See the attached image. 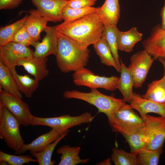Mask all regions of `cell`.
Here are the masks:
<instances>
[{
	"label": "cell",
	"instance_id": "obj_22",
	"mask_svg": "<svg viewBox=\"0 0 165 165\" xmlns=\"http://www.w3.org/2000/svg\"><path fill=\"white\" fill-rule=\"evenodd\" d=\"M9 69L20 91L25 97H31L38 88L39 82L31 78L28 75L18 74L15 68Z\"/></svg>",
	"mask_w": 165,
	"mask_h": 165
},
{
	"label": "cell",
	"instance_id": "obj_36",
	"mask_svg": "<svg viewBox=\"0 0 165 165\" xmlns=\"http://www.w3.org/2000/svg\"><path fill=\"white\" fill-rule=\"evenodd\" d=\"M23 0H0V9H13L18 7Z\"/></svg>",
	"mask_w": 165,
	"mask_h": 165
},
{
	"label": "cell",
	"instance_id": "obj_21",
	"mask_svg": "<svg viewBox=\"0 0 165 165\" xmlns=\"http://www.w3.org/2000/svg\"><path fill=\"white\" fill-rule=\"evenodd\" d=\"M81 150L79 146H71L64 145L58 148L56 150L58 155L61 154L60 161L58 165H75L88 162L89 158L82 159L79 156Z\"/></svg>",
	"mask_w": 165,
	"mask_h": 165
},
{
	"label": "cell",
	"instance_id": "obj_4",
	"mask_svg": "<svg viewBox=\"0 0 165 165\" xmlns=\"http://www.w3.org/2000/svg\"><path fill=\"white\" fill-rule=\"evenodd\" d=\"M20 125L16 117L0 102V137L16 154H20L25 144L20 133Z\"/></svg>",
	"mask_w": 165,
	"mask_h": 165
},
{
	"label": "cell",
	"instance_id": "obj_27",
	"mask_svg": "<svg viewBox=\"0 0 165 165\" xmlns=\"http://www.w3.org/2000/svg\"><path fill=\"white\" fill-rule=\"evenodd\" d=\"M163 152V148L155 150L143 148L137 154L136 165H157Z\"/></svg>",
	"mask_w": 165,
	"mask_h": 165
},
{
	"label": "cell",
	"instance_id": "obj_10",
	"mask_svg": "<svg viewBox=\"0 0 165 165\" xmlns=\"http://www.w3.org/2000/svg\"><path fill=\"white\" fill-rule=\"evenodd\" d=\"M154 60L144 49L131 56L130 64L128 68L134 79V87L138 88L142 86Z\"/></svg>",
	"mask_w": 165,
	"mask_h": 165
},
{
	"label": "cell",
	"instance_id": "obj_18",
	"mask_svg": "<svg viewBox=\"0 0 165 165\" xmlns=\"http://www.w3.org/2000/svg\"><path fill=\"white\" fill-rule=\"evenodd\" d=\"M60 136L57 132L51 129L49 132L38 136L31 143L24 144L20 154L24 153L27 151H29L31 154L41 152L56 141Z\"/></svg>",
	"mask_w": 165,
	"mask_h": 165
},
{
	"label": "cell",
	"instance_id": "obj_1",
	"mask_svg": "<svg viewBox=\"0 0 165 165\" xmlns=\"http://www.w3.org/2000/svg\"><path fill=\"white\" fill-rule=\"evenodd\" d=\"M105 26L96 13L55 26L56 31L66 36L79 46L87 48L101 37Z\"/></svg>",
	"mask_w": 165,
	"mask_h": 165
},
{
	"label": "cell",
	"instance_id": "obj_11",
	"mask_svg": "<svg viewBox=\"0 0 165 165\" xmlns=\"http://www.w3.org/2000/svg\"><path fill=\"white\" fill-rule=\"evenodd\" d=\"M33 54L28 46L17 42H10L0 47V61L9 69L15 68L20 61Z\"/></svg>",
	"mask_w": 165,
	"mask_h": 165
},
{
	"label": "cell",
	"instance_id": "obj_12",
	"mask_svg": "<svg viewBox=\"0 0 165 165\" xmlns=\"http://www.w3.org/2000/svg\"><path fill=\"white\" fill-rule=\"evenodd\" d=\"M40 15L48 21L53 22L63 20L62 12L69 0H30Z\"/></svg>",
	"mask_w": 165,
	"mask_h": 165
},
{
	"label": "cell",
	"instance_id": "obj_33",
	"mask_svg": "<svg viewBox=\"0 0 165 165\" xmlns=\"http://www.w3.org/2000/svg\"><path fill=\"white\" fill-rule=\"evenodd\" d=\"M6 162L9 165H22L30 162H38L37 160L28 155L16 156L0 151V161Z\"/></svg>",
	"mask_w": 165,
	"mask_h": 165
},
{
	"label": "cell",
	"instance_id": "obj_19",
	"mask_svg": "<svg viewBox=\"0 0 165 165\" xmlns=\"http://www.w3.org/2000/svg\"><path fill=\"white\" fill-rule=\"evenodd\" d=\"M142 34L136 27H133L126 31L119 30L117 37L118 50L129 52L132 51L135 45L142 38Z\"/></svg>",
	"mask_w": 165,
	"mask_h": 165
},
{
	"label": "cell",
	"instance_id": "obj_25",
	"mask_svg": "<svg viewBox=\"0 0 165 165\" xmlns=\"http://www.w3.org/2000/svg\"><path fill=\"white\" fill-rule=\"evenodd\" d=\"M123 136L128 143L131 153L137 154L148 143L144 127L132 134Z\"/></svg>",
	"mask_w": 165,
	"mask_h": 165
},
{
	"label": "cell",
	"instance_id": "obj_15",
	"mask_svg": "<svg viewBox=\"0 0 165 165\" xmlns=\"http://www.w3.org/2000/svg\"><path fill=\"white\" fill-rule=\"evenodd\" d=\"M47 57L33 56L21 60L18 62L17 66H22L35 80L39 82L45 78L49 73L47 66Z\"/></svg>",
	"mask_w": 165,
	"mask_h": 165
},
{
	"label": "cell",
	"instance_id": "obj_9",
	"mask_svg": "<svg viewBox=\"0 0 165 165\" xmlns=\"http://www.w3.org/2000/svg\"><path fill=\"white\" fill-rule=\"evenodd\" d=\"M144 121L148 141L145 148L155 150L163 148L165 140V118L147 114Z\"/></svg>",
	"mask_w": 165,
	"mask_h": 165
},
{
	"label": "cell",
	"instance_id": "obj_31",
	"mask_svg": "<svg viewBox=\"0 0 165 165\" xmlns=\"http://www.w3.org/2000/svg\"><path fill=\"white\" fill-rule=\"evenodd\" d=\"M98 7H89L81 8H73L67 6L63 9L62 18L64 22L75 20L88 14L96 13Z\"/></svg>",
	"mask_w": 165,
	"mask_h": 165
},
{
	"label": "cell",
	"instance_id": "obj_23",
	"mask_svg": "<svg viewBox=\"0 0 165 165\" xmlns=\"http://www.w3.org/2000/svg\"><path fill=\"white\" fill-rule=\"evenodd\" d=\"M0 87L6 92L22 98L21 93L18 88L10 69L0 61Z\"/></svg>",
	"mask_w": 165,
	"mask_h": 165
},
{
	"label": "cell",
	"instance_id": "obj_28",
	"mask_svg": "<svg viewBox=\"0 0 165 165\" xmlns=\"http://www.w3.org/2000/svg\"><path fill=\"white\" fill-rule=\"evenodd\" d=\"M119 31L117 26L105 27L101 38L105 39L107 42L114 58L120 68L121 64L118 54L117 42Z\"/></svg>",
	"mask_w": 165,
	"mask_h": 165
},
{
	"label": "cell",
	"instance_id": "obj_6",
	"mask_svg": "<svg viewBox=\"0 0 165 165\" xmlns=\"http://www.w3.org/2000/svg\"><path fill=\"white\" fill-rule=\"evenodd\" d=\"M130 105L126 104L115 114L109 123L112 131L129 135L145 126V121Z\"/></svg>",
	"mask_w": 165,
	"mask_h": 165
},
{
	"label": "cell",
	"instance_id": "obj_20",
	"mask_svg": "<svg viewBox=\"0 0 165 165\" xmlns=\"http://www.w3.org/2000/svg\"><path fill=\"white\" fill-rule=\"evenodd\" d=\"M120 76L118 82L117 89L122 93L123 99L130 103L133 94L134 80L129 69L120 60Z\"/></svg>",
	"mask_w": 165,
	"mask_h": 165
},
{
	"label": "cell",
	"instance_id": "obj_38",
	"mask_svg": "<svg viewBox=\"0 0 165 165\" xmlns=\"http://www.w3.org/2000/svg\"><path fill=\"white\" fill-rule=\"evenodd\" d=\"M158 59L162 64L164 68V74L163 77L164 85L165 89V60L161 58H159Z\"/></svg>",
	"mask_w": 165,
	"mask_h": 165
},
{
	"label": "cell",
	"instance_id": "obj_26",
	"mask_svg": "<svg viewBox=\"0 0 165 165\" xmlns=\"http://www.w3.org/2000/svg\"><path fill=\"white\" fill-rule=\"evenodd\" d=\"M142 96L147 99L165 103V89L163 77L149 84L146 93Z\"/></svg>",
	"mask_w": 165,
	"mask_h": 165
},
{
	"label": "cell",
	"instance_id": "obj_8",
	"mask_svg": "<svg viewBox=\"0 0 165 165\" xmlns=\"http://www.w3.org/2000/svg\"><path fill=\"white\" fill-rule=\"evenodd\" d=\"M0 102L7 108L18 120L20 125L27 127L33 115L28 104L17 96L4 91L0 87Z\"/></svg>",
	"mask_w": 165,
	"mask_h": 165
},
{
	"label": "cell",
	"instance_id": "obj_14",
	"mask_svg": "<svg viewBox=\"0 0 165 165\" xmlns=\"http://www.w3.org/2000/svg\"><path fill=\"white\" fill-rule=\"evenodd\" d=\"M44 31L46 34L42 41H36L33 46L35 48L33 56L35 57H46L56 54L57 39L55 26H48Z\"/></svg>",
	"mask_w": 165,
	"mask_h": 165
},
{
	"label": "cell",
	"instance_id": "obj_39",
	"mask_svg": "<svg viewBox=\"0 0 165 165\" xmlns=\"http://www.w3.org/2000/svg\"><path fill=\"white\" fill-rule=\"evenodd\" d=\"M111 158H108L103 161L100 162L97 165H111L110 160Z\"/></svg>",
	"mask_w": 165,
	"mask_h": 165
},
{
	"label": "cell",
	"instance_id": "obj_2",
	"mask_svg": "<svg viewBox=\"0 0 165 165\" xmlns=\"http://www.w3.org/2000/svg\"><path fill=\"white\" fill-rule=\"evenodd\" d=\"M57 48V64L62 72H75L87 64L90 50L83 48L64 35L56 31Z\"/></svg>",
	"mask_w": 165,
	"mask_h": 165
},
{
	"label": "cell",
	"instance_id": "obj_5",
	"mask_svg": "<svg viewBox=\"0 0 165 165\" xmlns=\"http://www.w3.org/2000/svg\"><path fill=\"white\" fill-rule=\"evenodd\" d=\"M94 118L86 112L77 116L62 115L53 117H39L33 116L30 125L45 126L50 127L61 135L69 129L82 123H90Z\"/></svg>",
	"mask_w": 165,
	"mask_h": 165
},
{
	"label": "cell",
	"instance_id": "obj_35",
	"mask_svg": "<svg viewBox=\"0 0 165 165\" xmlns=\"http://www.w3.org/2000/svg\"><path fill=\"white\" fill-rule=\"evenodd\" d=\"M97 0H69L67 6L73 8L92 7Z\"/></svg>",
	"mask_w": 165,
	"mask_h": 165
},
{
	"label": "cell",
	"instance_id": "obj_7",
	"mask_svg": "<svg viewBox=\"0 0 165 165\" xmlns=\"http://www.w3.org/2000/svg\"><path fill=\"white\" fill-rule=\"evenodd\" d=\"M72 79L77 86H86L91 90L102 88L114 91L117 89L119 77L115 76L109 77L100 76L83 67L74 72Z\"/></svg>",
	"mask_w": 165,
	"mask_h": 165
},
{
	"label": "cell",
	"instance_id": "obj_37",
	"mask_svg": "<svg viewBox=\"0 0 165 165\" xmlns=\"http://www.w3.org/2000/svg\"><path fill=\"white\" fill-rule=\"evenodd\" d=\"M160 16L162 19V28L165 29V0L164 5L161 10Z\"/></svg>",
	"mask_w": 165,
	"mask_h": 165
},
{
	"label": "cell",
	"instance_id": "obj_34",
	"mask_svg": "<svg viewBox=\"0 0 165 165\" xmlns=\"http://www.w3.org/2000/svg\"><path fill=\"white\" fill-rule=\"evenodd\" d=\"M12 42L20 43L28 46L30 45L33 46L36 41L30 35L24 25L17 31Z\"/></svg>",
	"mask_w": 165,
	"mask_h": 165
},
{
	"label": "cell",
	"instance_id": "obj_3",
	"mask_svg": "<svg viewBox=\"0 0 165 165\" xmlns=\"http://www.w3.org/2000/svg\"><path fill=\"white\" fill-rule=\"evenodd\" d=\"M63 97L66 99L80 100L95 106L99 112L106 115L108 123L112 120L116 113L126 104L123 99L105 95L97 89L91 90L88 93L75 90H67L64 92Z\"/></svg>",
	"mask_w": 165,
	"mask_h": 165
},
{
	"label": "cell",
	"instance_id": "obj_29",
	"mask_svg": "<svg viewBox=\"0 0 165 165\" xmlns=\"http://www.w3.org/2000/svg\"><path fill=\"white\" fill-rule=\"evenodd\" d=\"M28 16L26 14L20 20L0 28V47L12 42L17 31L24 25Z\"/></svg>",
	"mask_w": 165,
	"mask_h": 165
},
{
	"label": "cell",
	"instance_id": "obj_16",
	"mask_svg": "<svg viewBox=\"0 0 165 165\" xmlns=\"http://www.w3.org/2000/svg\"><path fill=\"white\" fill-rule=\"evenodd\" d=\"M105 27L116 26L120 16L119 0H105L96 13Z\"/></svg>",
	"mask_w": 165,
	"mask_h": 165
},
{
	"label": "cell",
	"instance_id": "obj_32",
	"mask_svg": "<svg viewBox=\"0 0 165 165\" xmlns=\"http://www.w3.org/2000/svg\"><path fill=\"white\" fill-rule=\"evenodd\" d=\"M137 154L128 152L114 147L111 159L115 165H136Z\"/></svg>",
	"mask_w": 165,
	"mask_h": 165
},
{
	"label": "cell",
	"instance_id": "obj_30",
	"mask_svg": "<svg viewBox=\"0 0 165 165\" xmlns=\"http://www.w3.org/2000/svg\"><path fill=\"white\" fill-rule=\"evenodd\" d=\"M69 131V130L67 131L59 136L56 141L42 151L32 154L37 160L39 165H54L55 164V161L51 160L53 152L57 144L68 134Z\"/></svg>",
	"mask_w": 165,
	"mask_h": 165
},
{
	"label": "cell",
	"instance_id": "obj_17",
	"mask_svg": "<svg viewBox=\"0 0 165 165\" xmlns=\"http://www.w3.org/2000/svg\"><path fill=\"white\" fill-rule=\"evenodd\" d=\"M29 13L24 24L27 30L36 41L40 39V34L47 27L48 20L42 16L36 9L25 11Z\"/></svg>",
	"mask_w": 165,
	"mask_h": 165
},
{
	"label": "cell",
	"instance_id": "obj_24",
	"mask_svg": "<svg viewBox=\"0 0 165 165\" xmlns=\"http://www.w3.org/2000/svg\"><path fill=\"white\" fill-rule=\"evenodd\" d=\"M93 45L97 54L100 57L101 63L108 66L112 67L120 72V68L114 58L106 40L101 38Z\"/></svg>",
	"mask_w": 165,
	"mask_h": 165
},
{
	"label": "cell",
	"instance_id": "obj_13",
	"mask_svg": "<svg viewBox=\"0 0 165 165\" xmlns=\"http://www.w3.org/2000/svg\"><path fill=\"white\" fill-rule=\"evenodd\" d=\"M130 106L137 110L145 120L148 113H153L165 118V103H161L142 97L133 92L130 102Z\"/></svg>",
	"mask_w": 165,
	"mask_h": 165
}]
</instances>
